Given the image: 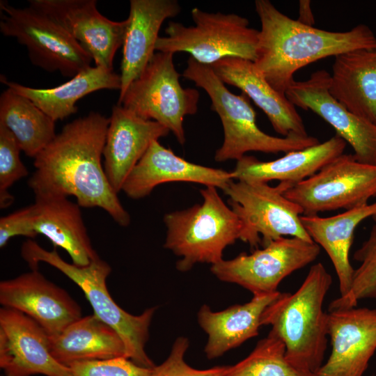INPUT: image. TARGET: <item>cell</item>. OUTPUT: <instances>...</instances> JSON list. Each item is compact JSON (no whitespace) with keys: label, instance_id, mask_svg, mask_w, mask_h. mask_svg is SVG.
I'll return each instance as SVG.
<instances>
[{"label":"cell","instance_id":"6da1fadb","mask_svg":"<svg viewBox=\"0 0 376 376\" xmlns=\"http://www.w3.org/2000/svg\"><path fill=\"white\" fill-rule=\"evenodd\" d=\"M110 119L98 112L66 124L34 157L28 180L35 196H73L83 207H100L120 226L130 216L105 174L101 159Z\"/></svg>","mask_w":376,"mask_h":376},{"label":"cell","instance_id":"7a4b0ae2","mask_svg":"<svg viewBox=\"0 0 376 376\" xmlns=\"http://www.w3.org/2000/svg\"><path fill=\"white\" fill-rule=\"evenodd\" d=\"M259 17L253 62L269 84L285 95L295 73L316 61L358 49L376 48L369 26L359 24L346 31H330L304 24L279 11L269 0H256Z\"/></svg>","mask_w":376,"mask_h":376},{"label":"cell","instance_id":"3957f363","mask_svg":"<svg viewBox=\"0 0 376 376\" xmlns=\"http://www.w3.org/2000/svg\"><path fill=\"white\" fill-rule=\"evenodd\" d=\"M331 284L324 266L314 264L301 286L292 294L281 292L261 318L262 326H271L284 343L287 359L313 374L322 366L327 347L328 315L323 303Z\"/></svg>","mask_w":376,"mask_h":376},{"label":"cell","instance_id":"277c9868","mask_svg":"<svg viewBox=\"0 0 376 376\" xmlns=\"http://www.w3.org/2000/svg\"><path fill=\"white\" fill-rule=\"evenodd\" d=\"M185 78L203 88L211 100V109L220 118L224 129V141L217 150L214 160L237 161L248 152L276 154L304 149L320 143L312 136H274L262 131L256 123V113L244 94L230 92L209 65L192 57L187 61L182 74Z\"/></svg>","mask_w":376,"mask_h":376},{"label":"cell","instance_id":"5b68a950","mask_svg":"<svg viewBox=\"0 0 376 376\" xmlns=\"http://www.w3.org/2000/svg\"><path fill=\"white\" fill-rule=\"evenodd\" d=\"M21 255L31 269H38L40 262L56 268L84 292L93 314L112 327L122 338L126 357L136 364L152 368L155 365L145 350L150 325L157 307L147 308L141 315H132L118 306L107 288L111 273L109 265L100 258L86 266H78L63 260L56 249L47 251L29 239L21 248Z\"/></svg>","mask_w":376,"mask_h":376},{"label":"cell","instance_id":"8992f818","mask_svg":"<svg viewBox=\"0 0 376 376\" xmlns=\"http://www.w3.org/2000/svg\"><path fill=\"white\" fill-rule=\"evenodd\" d=\"M205 187L200 190L201 203L164 217L167 228L164 246L181 258L176 263L180 272L189 271L197 263L220 262L226 246L240 240V219L216 187Z\"/></svg>","mask_w":376,"mask_h":376},{"label":"cell","instance_id":"52a82bcc","mask_svg":"<svg viewBox=\"0 0 376 376\" xmlns=\"http://www.w3.org/2000/svg\"><path fill=\"white\" fill-rule=\"evenodd\" d=\"M194 26L169 22L166 36H159L155 50L186 52L201 63L211 65L226 57L255 61L259 30L249 27L247 18L235 13L191 10Z\"/></svg>","mask_w":376,"mask_h":376},{"label":"cell","instance_id":"ba28073f","mask_svg":"<svg viewBox=\"0 0 376 376\" xmlns=\"http://www.w3.org/2000/svg\"><path fill=\"white\" fill-rule=\"evenodd\" d=\"M173 54L156 52L141 75L127 88L118 104L137 116L156 121L171 132L178 142L185 143V116L198 111L199 92L183 88L182 76L173 63Z\"/></svg>","mask_w":376,"mask_h":376},{"label":"cell","instance_id":"9c48e42d","mask_svg":"<svg viewBox=\"0 0 376 376\" xmlns=\"http://www.w3.org/2000/svg\"><path fill=\"white\" fill-rule=\"evenodd\" d=\"M0 10L1 33L26 46L33 65L70 78L91 67L88 51L41 10L29 4L14 7L4 0Z\"/></svg>","mask_w":376,"mask_h":376},{"label":"cell","instance_id":"30bf717a","mask_svg":"<svg viewBox=\"0 0 376 376\" xmlns=\"http://www.w3.org/2000/svg\"><path fill=\"white\" fill-rule=\"evenodd\" d=\"M285 182L272 187L265 182L232 180L224 190L231 209L241 221L240 240L252 248L282 237L313 242L301 221L303 209L285 196Z\"/></svg>","mask_w":376,"mask_h":376},{"label":"cell","instance_id":"8fae6325","mask_svg":"<svg viewBox=\"0 0 376 376\" xmlns=\"http://www.w3.org/2000/svg\"><path fill=\"white\" fill-rule=\"evenodd\" d=\"M284 195L303 209V215L363 206L376 197V165L343 153Z\"/></svg>","mask_w":376,"mask_h":376},{"label":"cell","instance_id":"7c38bea8","mask_svg":"<svg viewBox=\"0 0 376 376\" xmlns=\"http://www.w3.org/2000/svg\"><path fill=\"white\" fill-rule=\"evenodd\" d=\"M320 252L314 242L282 237L251 253L223 259L210 270L219 280L237 284L253 295L271 294L278 291L285 277L313 262Z\"/></svg>","mask_w":376,"mask_h":376},{"label":"cell","instance_id":"4fadbf2b","mask_svg":"<svg viewBox=\"0 0 376 376\" xmlns=\"http://www.w3.org/2000/svg\"><path fill=\"white\" fill-rule=\"evenodd\" d=\"M330 73L319 70L303 81H294L285 92L288 99L304 110H311L349 143L354 158L376 165V124L359 116L341 104L329 92Z\"/></svg>","mask_w":376,"mask_h":376},{"label":"cell","instance_id":"5bb4252c","mask_svg":"<svg viewBox=\"0 0 376 376\" xmlns=\"http://www.w3.org/2000/svg\"><path fill=\"white\" fill-rule=\"evenodd\" d=\"M0 367L6 376L70 374L52 355L45 331L28 315L6 307L0 309Z\"/></svg>","mask_w":376,"mask_h":376},{"label":"cell","instance_id":"9a60e30c","mask_svg":"<svg viewBox=\"0 0 376 376\" xmlns=\"http://www.w3.org/2000/svg\"><path fill=\"white\" fill-rule=\"evenodd\" d=\"M77 40L95 65L113 69L114 56L123 46L127 19L112 21L97 8L95 0H29Z\"/></svg>","mask_w":376,"mask_h":376},{"label":"cell","instance_id":"2e32d148","mask_svg":"<svg viewBox=\"0 0 376 376\" xmlns=\"http://www.w3.org/2000/svg\"><path fill=\"white\" fill-rule=\"evenodd\" d=\"M0 304L35 320L53 338L82 317L81 308L38 269L0 282Z\"/></svg>","mask_w":376,"mask_h":376},{"label":"cell","instance_id":"e0dca14e","mask_svg":"<svg viewBox=\"0 0 376 376\" xmlns=\"http://www.w3.org/2000/svg\"><path fill=\"white\" fill-rule=\"evenodd\" d=\"M331 351L316 376H363L376 350V309L329 311Z\"/></svg>","mask_w":376,"mask_h":376},{"label":"cell","instance_id":"ac0fdd59","mask_svg":"<svg viewBox=\"0 0 376 376\" xmlns=\"http://www.w3.org/2000/svg\"><path fill=\"white\" fill-rule=\"evenodd\" d=\"M102 152L104 170L109 184L118 194L123 184L150 144L170 131L160 123L144 120L122 105L113 107Z\"/></svg>","mask_w":376,"mask_h":376},{"label":"cell","instance_id":"d6986e66","mask_svg":"<svg viewBox=\"0 0 376 376\" xmlns=\"http://www.w3.org/2000/svg\"><path fill=\"white\" fill-rule=\"evenodd\" d=\"M233 180L232 171L189 162L155 141L125 180L122 191L132 199H140L162 183L195 182L224 191Z\"/></svg>","mask_w":376,"mask_h":376},{"label":"cell","instance_id":"ffe728a7","mask_svg":"<svg viewBox=\"0 0 376 376\" xmlns=\"http://www.w3.org/2000/svg\"><path fill=\"white\" fill-rule=\"evenodd\" d=\"M210 66L224 84L240 88L252 100L278 134L283 137L308 136L296 107L269 84L253 61L226 57Z\"/></svg>","mask_w":376,"mask_h":376},{"label":"cell","instance_id":"44dd1931","mask_svg":"<svg viewBox=\"0 0 376 376\" xmlns=\"http://www.w3.org/2000/svg\"><path fill=\"white\" fill-rule=\"evenodd\" d=\"M181 11L176 0H131L120 65L119 98L147 67L163 22Z\"/></svg>","mask_w":376,"mask_h":376},{"label":"cell","instance_id":"7402d4cb","mask_svg":"<svg viewBox=\"0 0 376 376\" xmlns=\"http://www.w3.org/2000/svg\"><path fill=\"white\" fill-rule=\"evenodd\" d=\"M347 143L335 134L328 140L304 149L293 150L276 159L263 162L244 155L232 171L233 179L246 182L274 180L290 187L311 177L334 159L344 153Z\"/></svg>","mask_w":376,"mask_h":376},{"label":"cell","instance_id":"603a6c76","mask_svg":"<svg viewBox=\"0 0 376 376\" xmlns=\"http://www.w3.org/2000/svg\"><path fill=\"white\" fill-rule=\"evenodd\" d=\"M281 292L253 295L243 304H236L221 311H213L203 305L197 314L200 327L207 335L204 348L209 359L222 356L256 336L261 324V318L266 308Z\"/></svg>","mask_w":376,"mask_h":376},{"label":"cell","instance_id":"cb8c5ba5","mask_svg":"<svg viewBox=\"0 0 376 376\" xmlns=\"http://www.w3.org/2000/svg\"><path fill=\"white\" fill-rule=\"evenodd\" d=\"M33 206L35 231L65 250L73 264L86 266L99 258L77 203L67 197L36 196Z\"/></svg>","mask_w":376,"mask_h":376},{"label":"cell","instance_id":"d4e9b609","mask_svg":"<svg viewBox=\"0 0 376 376\" xmlns=\"http://www.w3.org/2000/svg\"><path fill=\"white\" fill-rule=\"evenodd\" d=\"M376 215V202L345 210L328 217L301 215V221L312 240L322 246L329 257L338 279L339 297L350 291L354 269L350 261V251L358 225Z\"/></svg>","mask_w":376,"mask_h":376},{"label":"cell","instance_id":"484cf974","mask_svg":"<svg viewBox=\"0 0 376 376\" xmlns=\"http://www.w3.org/2000/svg\"><path fill=\"white\" fill-rule=\"evenodd\" d=\"M329 92L350 111L376 124V48L335 56Z\"/></svg>","mask_w":376,"mask_h":376},{"label":"cell","instance_id":"4316f807","mask_svg":"<svg viewBox=\"0 0 376 376\" xmlns=\"http://www.w3.org/2000/svg\"><path fill=\"white\" fill-rule=\"evenodd\" d=\"M1 81L15 93L27 97L55 122L75 113L77 101L84 96L102 89L119 90L120 75L113 69L91 66L59 86L36 88L7 80Z\"/></svg>","mask_w":376,"mask_h":376},{"label":"cell","instance_id":"83f0119b","mask_svg":"<svg viewBox=\"0 0 376 376\" xmlns=\"http://www.w3.org/2000/svg\"><path fill=\"white\" fill-rule=\"evenodd\" d=\"M50 352L66 366L76 361L126 357L120 336L95 314L81 317L50 338Z\"/></svg>","mask_w":376,"mask_h":376},{"label":"cell","instance_id":"f1b7e54d","mask_svg":"<svg viewBox=\"0 0 376 376\" xmlns=\"http://www.w3.org/2000/svg\"><path fill=\"white\" fill-rule=\"evenodd\" d=\"M0 124L13 134L22 151L33 158L56 136L55 121L9 88L0 95Z\"/></svg>","mask_w":376,"mask_h":376},{"label":"cell","instance_id":"f546056e","mask_svg":"<svg viewBox=\"0 0 376 376\" xmlns=\"http://www.w3.org/2000/svg\"><path fill=\"white\" fill-rule=\"evenodd\" d=\"M223 376H316L292 364L282 340L272 331L243 360L229 366Z\"/></svg>","mask_w":376,"mask_h":376},{"label":"cell","instance_id":"4dcf8cb0","mask_svg":"<svg viewBox=\"0 0 376 376\" xmlns=\"http://www.w3.org/2000/svg\"><path fill=\"white\" fill-rule=\"evenodd\" d=\"M354 259L361 264L354 269L350 291L345 297L333 300L329 311L356 307L361 299H376V224L372 226L368 238L354 252Z\"/></svg>","mask_w":376,"mask_h":376},{"label":"cell","instance_id":"1f68e13d","mask_svg":"<svg viewBox=\"0 0 376 376\" xmlns=\"http://www.w3.org/2000/svg\"><path fill=\"white\" fill-rule=\"evenodd\" d=\"M22 151L13 134L0 124V207L4 209L13 202L8 189L17 180L28 175L20 159Z\"/></svg>","mask_w":376,"mask_h":376},{"label":"cell","instance_id":"d6a6232c","mask_svg":"<svg viewBox=\"0 0 376 376\" xmlns=\"http://www.w3.org/2000/svg\"><path fill=\"white\" fill-rule=\"evenodd\" d=\"M67 366L69 376H150L152 368L141 366L125 357L76 361Z\"/></svg>","mask_w":376,"mask_h":376},{"label":"cell","instance_id":"836d02e7","mask_svg":"<svg viewBox=\"0 0 376 376\" xmlns=\"http://www.w3.org/2000/svg\"><path fill=\"white\" fill-rule=\"evenodd\" d=\"M189 345L186 337H178L173 343L167 359L159 366H155L150 376H223L228 366H215L198 370L189 366L185 361V354Z\"/></svg>","mask_w":376,"mask_h":376},{"label":"cell","instance_id":"e575fe53","mask_svg":"<svg viewBox=\"0 0 376 376\" xmlns=\"http://www.w3.org/2000/svg\"><path fill=\"white\" fill-rule=\"evenodd\" d=\"M35 238L38 233L33 228V204L0 219V247H4L15 236Z\"/></svg>","mask_w":376,"mask_h":376},{"label":"cell","instance_id":"d590c367","mask_svg":"<svg viewBox=\"0 0 376 376\" xmlns=\"http://www.w3.org/2000/svg\"><path fill=\"white\" fill-rule=\"evenodd\" d=\"M297 20L304 24L313 26V24H315V19L311 10L310 1H299V16Z\"/></svg>","mask_w":376,"mask_h":376},{"label":"cell","instance_id":"8d00e7d4","mask_svg":"<svg viewBox=\"0 0 376 376\" xmlns=\"http://www.w3.org/2000/svg\"><path fill=\"white\" fill-rule=\"evenodd\" d=\"M375 220V221L376 222V215L375 217H373Z\"/></svg>","mask_w":376,"mask_h":376}]
</instances>
